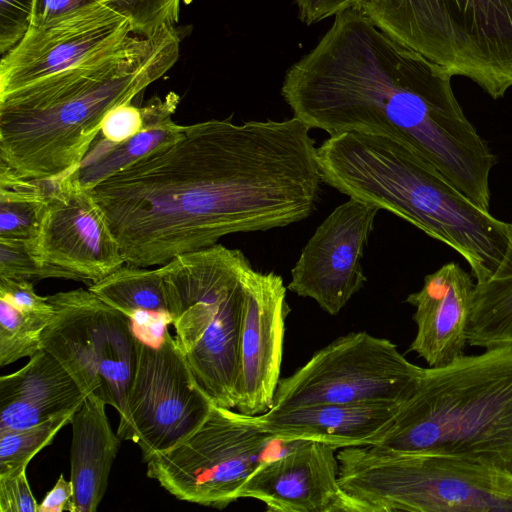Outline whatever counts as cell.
<instances>
[{
    "label": "cell",
    "instance_id": "obj_20",
    "mask_svg": "<svg viewBox=\"0 0 512 512\" xmlns=\"http://www.w3.org/2000/svg\"><path fill=\"white\" fill-rule=\"evenodd\" d=\"M86 394L62 364L41 349L0 378V431L28 428L76 411Z\"/></svg>",
    "mask_w": 512,
    "mask_h": 512
},
{
    "label": "cell",
    "instance_id": "obj_31",
    "mask_svg": "<svg viewBox=\"0 0 512 512\" xmlns=\"http://www.w3.org/2000/svg\"><path fill=\"white\" fill-rule=\"evenodd\" d=\"M0 511H38V504L27 481L26 466L0 474Z\"/></svg>",
    "mask_w": 512,
    "mask_h": 512
},
{
    "label": "cell",
    "instance_id": "obj_25",
    "mask_svg": "<svg viewBox=\"0 0 512 512\" xmlns=\"http://www.w3.org/2000/svg\"><path fill=\"white\" fill-rule=\"evenodd\" d=\"M46 182L0 171V239L36 238L47 207Z\"/></svg>",
    "mask_w": 512,
    "mask_h": 512
},
{
    "label": "cell",
    "instance_id": "obj_23",
    "mask_svg": "<svg viewBox=\"0 0 512 512\" xmlns=\"http://www.w3.org/2000/svg\"><path fill=\"white\" fill-rule=\"evenodd\" d=\"M88 289L132 322L171 323L159 268L126 264Z\"/></svg>",
    "mask_w": 512,
    "mask_h": 512
},
{
    "label": "cell",
    "instance_id": "obj_8",
    "mask_svg": "<svg viewBox=\"0 0 512 512\" xmlns=\"http://www.w3.org/2000/svg\"><path fill=\"white\" fill-rule=\"evenodd\" d=\"M360 9L386 34L492 99L512 88V0H366Z\"/></svg>",
    "mask_w": 512,
    "mask_h": 512
},
{
    "label": "cell",
    "instance_id": "obj_34",
    "mask_svg": "<svg viewBox=\"0 0 512 512\" xmlns=\"http://www.w3.org/2000/svg\"><path fill=\"white\" fill-rule=\"evenodd\" d=\"M102 1L112 4L111 0H33L31 26H47Z\"/></svg>",
    "mask_w": 512,
    "mask_h": 512
},
{
    "label": "cell",
    "instance_id": "obj_24",
    "mask_svg": "<svg viewBox=\"0 0 512 512\" xmlns=\"http://www.w3.org/2000/svg\"><path fill=\"white\" fill-rule=\"evenodd\" d=\"M510 251L498 271L475 284L467 342L484 349L512 346V223Z\"/></svg>",
    "mask_w": 512,
    "mask_h": 512
},
{
    "label": "cell",
    "instance_id": "obj_19",
    "mask_svg": "<svg viewBox=\"0 0 512 512\" xmlns=\"http://www.w3.org/2000/svg\"><path fill=\"white\" fill-rule=\"evenodd\" d=\"M402 404L366 401L271 408L254 419L266 432L284 441L314 440L343 448L375 443Z\"/></svg>",
    "mask_w": 512,
    "mask_h": 512
},
{
    "label": "cell",
    "instance_id": "obj_27",
    "mask_svg": "<svg viewBox=\"0 0 512 512\" xmlns=\"http://www.w3.org/2000/svg\"><path fill=\"white\" fill-rule=\"evenodd\" d=\"M75 411L66 412L43 423L16 430L0 431V474L26 466L58 431L71 422Z\"/></svg>",
    "mask_w": 512,
    "mask_h": 512
},
{
    "label": "cell",
    "instance_id": "obj_13",
    "mask_svg": "<svg viewBox=\"0 0 512 512\" xmlns=\"http://www.w3.org/2000/svg\"><path fill=\"white\" fill-rule=\"evenodd\" d=\"M379 210L352 197L337 206L303 247L287 288L337 315L366 283L361 260Z\"/></svg>",
    "mask_w": 512,
    "mask_h": 512
},
{
    "label": "cell",
    "instance_id": "obj_14",
    "mask_svg": "<svg viewBox=\"0 0 512 512\" xmlns=\"http://www.w3.org/2000/svg\"><path fill=\"white\" fill-rule=\"evenodd\" d=\"M46 183L47 207L35 238L39 258L90 285L122 267L121 247L90 190L71 173Z\"/></svg>",
    "mask_w": 512,
    "mask_h": 512
},
{
    "label": "cell",
    "instance_id": "obj_21",
    "mask_svg": "<svg viewBox=\"0 0 512 512\" xmlns=\"http://www.w3.org/2000/svg\"><path fill=\"white\" fill-rule=\"evenodd\" d=\"M105 405L88 394L72 416L70 481L74 492L67 511L95 512L105 495L121 442L112 431Z\"/></svg>",
    "mask_w": 512,
    "mask_h": 512
},
{
    "label": "cell",
    "instance_id": "obj_29",
    "mask_svg": "<svg viewBox=\"0 0 512 512\" xmlns=\"http://www.w3.org/2000/svg\"><path fill=\"white\" fill-rule=\"evenodd\" d=\"M181 0H111L112 5L131 21L133 32L151 36L165 25L179 21Z\"/></svg>",
    "mask_w": 512,
    "mask_h": 512
},
{
    "label": "cell",
    "instance_id": "obj_6",
    "mask_svg": "<svg viewBox=\"0 0 512 512\" xmlns=\"http://www.w3.org/2000/svg\"><path fill=\"white\" fill-rule=\"evenodd\" d=\"M175 339L214 404L236 406L239 338L254 270L239 249L220 244L159 267Z\"/></svg>",
    "mask_w": 512,
    "mask_h": 512
},
{
    "label": "cell",
    "instance_id": "obj_36",
    "mask_svg": "<svg viewBox=\"0 0 512 512\" xmlns=\"http://www.w3.org/2000/svg\"><path fill=\"white\" fill-rule=\"evenodd\" d=\"M73 492L71 481L65 480L63 474H61L53 488L46 494L43 501L38 504L37 512L67 511Z\"/></svg>",
    "mask_w": 512,
    "mask_h": 512
},
{
    "label": "cell",
    "instance_id": "obj_12",
    "mask_svg": "<svg viewBox=\"0 0 512 512\" xmlns=\"http://www.w3.org/2000/svg\"><path fill=\"white\" fill-rule=\"evenodd\" d=\"M213 405L165 325L157 344L139 340L136 370L117 435L137 444L147 462L194 433Z\"/></svg>",
    "mask_w": 512,
    "mask_h": 512
},
{
    "label": "cell",
    "instance_id": "obj_22",
    "mask_svg": "<svg viewBox=\"0 0 512 512\" xmlns=\"http://www.w3.org/2000/svg\"><path fill=\"white\" fill-rule=\"evenodd\" d=\"M179 96L170 92L164 99L154 97L143 107L145 123L134 136L112 143L97 136L72 178L86 189L146 155L183 136L186 126L172 120Z\"/></svg>",
    "mask_w": 512,
    "mask_h": 512
},
{
    "label": "cell",
    "instance_id": "obj_33",
    "mask_svg": "<svg viewBox=\"0 0 512 512\" xmlns=\"http://www.w3.org/2000/svg\"><path fill=\"white\" fill-rule=\"evenodd\" d=\"M33 283L0 276V299L30 312L53 315L54 309L47 297L39 296Z\"/></svg>",
    "mask_w": 512,
    "mask_h": 512
},
{
    "label": "cell",
    "instance_id": "obj_3",
    "mask_svg": "<svg viewBox=\"0 0 512 512\" xmlns=\"http://www.w3.org/2000/svg\"><path fill=\"white\" fill-rule=\"evenodd\" d=\"M179 49L175 26L165 25L0 97V171L39 182L75 171L105 115L168 72Z\"/></svg>",
    "mask_w": 512,
    "mask_h": 512
},
{
    "label": "cell",
    "instance_id": "obj_9",
    "mask_svg": "<svg viewBox=\"0 0 512 512\" xmlns=\"http://www.w3.org/2000/svg\"><path fill=\"white\" fill-rule=\"evenodd\" d=\"M281 441L254 416L214 404L194 433L146 462L147 476L179 500L223 508L263 461L281 455L270 449Z\"/></svg>",
    "mask_w": 512,
    "mask_h": 512
},
{
    "label": "cell",
    "instance_id": "obj_2",
    "mask_svg": "<svg viewBox=\"0 0 512 512\" xmlns=\"http://www.w3.org/2000/svg\"><path fill=\"white\" fill-rule=\"evenodd\" d=\"M452 77L354 8L337 14L316 46L292 64L281 95L310 129L330 136L375 133L410 146L489 210L496 157L464 114Z\"/></svg>",
    "mask_w": 512,
    "mask_h": 512
},
{
    "label": "cell",
    "instance_id": "obj_4",
    "mask_svg": "<svg viewBox=\"0 0 512 512\" xmlns=\"http://www.w3.org/2000/svg\"><path fill=\"white\" fill-rule=\"evenodd\" d=\"M316 155L322 182L448 245L468 263L477 284L507 260L509 223L476 205L410 146L380 134L348 131L327 138Z\"/></svg>",
    "mask_w": 512,
    "mask_h": 512
},
{
    "label": "cell",
    "instance_id": "obj_10",
    "mask_svg": "<svg viewBox=\"0 0 512 512\" xmlns=\"http://www.w3.org/2000/svg\"><path fill=\"white\" fill-rule=\"evenodd\" d=\"M54 309L41 347L55 357L86 394L121 416L138 359L132 321L92 291L76 289L47 296Z\"/></svg>",
    "mask_w": 512,
    "mask_h": 512
},
{
    "label": "cell",
    "instance_id": "obj_5",
    "mask_svg": "<svg viewBox=\"0 0 512 512\" xmlns=\"http://www.w3.org/2000/svg\"><path fill=\"white\" fill-rule=\"evenodd\" d=\"M371 445L468 457L512 473V346L424 368L413 395Z\"/></svg>",
    "mask_w": 512,
    "mask_h": 512
},
{
    "label": "cell",
    "instance_id": "obj_15",
    "mask_svg": "<svg viewBox=\"0 0 512 512\" xmlns=\"http://www.w3.org/2000/svg\"><path fill=\"white\" fill-rule=\"evenodd\" d=\"M132 35L129 18L109 1L47 26H30L22 40L1 56L0 97L67 69Z\"/></svg>",
    "mask_w": 512,
    "mask_h": 512
},
{
    "label": "cell",
    "instance_id": "obj_28",
    "mask_svg": "<svg viewBox=\"0 0 512 512\" xmlns=\"http://www.w3.org/2000/svg\"><path fill=\"white\" fill-rule=\"evenodd\" d=\"M0 276L36 283L46 278L76 280L71 272L43 262L33 239H0Z\"/></svg>",
    "mask_w": 512,
    "mask_h": 512
},
{
    "label": "cell",
    "instance_id": "obj_18",
    "mask_svg": "<svg viewBox=\"0 0 512 512\" xmlns=\"http://www.w3.org/2000/svg\"><path fill=\"white\" fill-rule=\"evenodd\" d=\"M475 284L458 263L449 262L426 275L422 288L407 296L417 325L409 350L429 367L447 365L464 354Z\"/></svg>",
    "mask_w": 512,
    "mask_h": 512
},
{
    "label": "cell",
    "instance_id": "obj_17",
    "mask_svg": "<svg viewBox=\"0 0 512 512\" xmlns=\"http://www.w3.org/2000/svg\"><path fill=\"white\" fill-rule=\"evenodd\" d=\"M289 311L282 277L254 269L239 338L235 408L242 414L259 415L274 404Z\"/></svg>",
    "mask_w": 512,
    "mask_h": 512
},
{
    "label": "cell",
    "instance_id": "obj_7",
    "mask_svg": "<svg viewBox=\"0 0 512 512\" xmlns=\"http://www.w3.org/2000/svg\"><path fill=\"white\" fill-rule=\"evenodd\" d=\"M340 486L365 512L512 511V473L452 454L373 445L337 453Z\"/></svg>",
    "mask_w": 512,
    "mask_h": 512
},
{
    "label": "cell",
    "instance_id": "obj_16",
    "mask_svg": "<svg viewBox=\"0 0 512 512\" xmlns=\"http://www.w3.org/2000/svg\"><path fill=\"white\" fill-rule=\"evenodd\" d=\"M338 449L329 443L296 440L256 468L238 499L260 500L271 512H365L339 484Z\"/></svg>",
    "mask_w": 512,
    "mask_h": 512
},
{
    "label": "cell",
    "instance_id": "obj_26",
    "mask_svg": "<svg viewBox=\"0 0 512 512\" xmlns=\"http://www.w3.org/2000/svg\"><path fill=\"white\" fill-rule=\"evenodd\" d=\"M52 316L26 311L0 299V366L40 351L42 332Z\"/></svg>",
    "mask_w": 512,
    "mask_h": 512
},
{
    "label": "cell",
    "instance_id": "obj_1",
    "mask_svg": "<svg viewBox=\"0 0 512 512\" xmlns=\"http://www.w3.org/2000/svg\"><path fill=\"white\" fill-rule=\"evenodd\" d=\"M297 117L211 119L90 189L126 264L164 265L224 236L310 216L322 182L315 141Z\"/></svg>",
    "mask_w": 512,
    "mask_h": 512
},
{
    "label": "cell",
    "instance_id": "obj_11",
    "mask_svg": "<svg viewBox=\"0 0 512 512\" xmlns=\"http://www.w3.org/2000/svg\"><path fill=\"white\" fill-rule=\"evenodd\" d=\"M424 368L409 362L390 340L365 331L340 336L279 380L272 408L324 403H404Z\"/></svg>",
    "mask_w": 512,
    "mask_h": 512
},
{
    "label": "cell",
    "instance_id": "obj_30",
    "mask_svg": "<svg viewBox=\"0 0 512 512\" xmlns=\"http://www.w3.org/2000/svg\"><path fill=\"white\" fill-rule=\"evenodd\" d=\"M33 0H0V54L9 52L31 26Z\"/></svg>",
    "mask_w": 512,
    "mask_h": 512
},
{
    "label": "cell",
    "instance_id": "obj_35",
    "mask_svg": "<svg viewBox=\"0 0 512 512\" xmlns=\"http://www.w3.org/2000/svg\"><path fill=\"white\" fill-rule=\"evenodd\" d=\"M366 0H295L299 19L306 25L320 22L349 9L361 8Z\"/></svg>",
    "mask_w": 512,
    "mask_h": 512
},
{
    "label": "cell",
    "instance_id": "obj_32",
    "mask_svg": "<svg viewBox=\"0 0 512 512\" xmlns=\"http://www.w3.org/2000/svg\"><path fill=\"white\" fill-rule=\"evenodd\" d=\"M144 123L143 107H137L132 102L121 104L105 115L98 137L119 143L137 134Z\"/></svg>",
    "mask_w": 512,
    "mask_h": 512
}]
</instances>
